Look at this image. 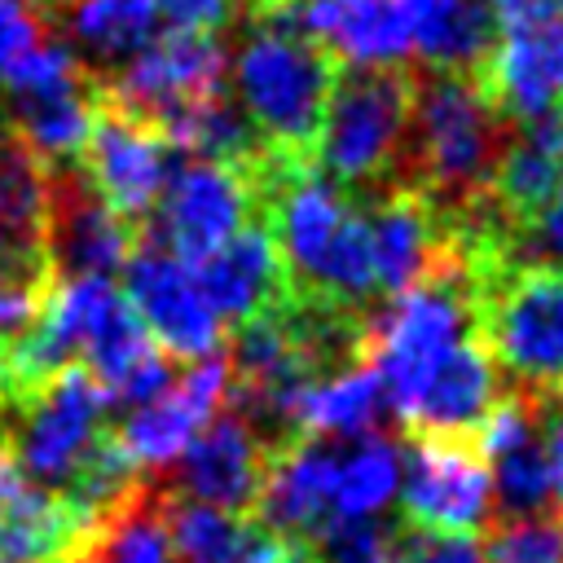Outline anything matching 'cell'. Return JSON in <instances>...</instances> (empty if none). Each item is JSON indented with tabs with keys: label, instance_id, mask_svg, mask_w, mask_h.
I'll list each match as a JSON object with an SVG mask.
<instances>
[{
	"label": "cell",
	"instance_id": "obj_3",
	"mask_svg": "<svg viewBox=\"0 0 563 563\" xmlns=\"http://www.w3.org/2000/svg\"><path fill=\"white\" fill-rule=\"evenodd\" d=\"M475 330L528 396H563V264H488L471 277Z\"/></svg>",
	"mask_w": 563,
	"mask_h": 563
},
{
	"label": "cell",
	"instance_id": "obj_37",
	"mask_svg": "<svg viewBox=\"0 0 563 563\" xmlns=\"http://www.w3.org/2000/svg\"><path fill=\"white\" fill-rule=\"evenodd\" d=\"M154 9L158 22H167V31H207L216 35L220 26L233 22L242 0H145Z\"/></svg>",
	"mask_w": 563,
	"mask_h": 563
},
{
	"label": "cell",
	"instance_id": "obj_4",
	"mask_svg": "<svg viewBox=\"0 0 563 563\" xmlns=\"http://www.w3.org/2000/svg\"><path fill=\"white\" fill-rule=\"evenodd\" d=\"M466 334H475V286L457 251L444 268L391 295L365 330L369 369L383 383L387 409L400 413L418 383L435 369V361Z\"/></svg>",
	"mask_w": 563,
	"mask_h": 563
},
{
	"label": "cell",
	"instance_id": "obj_28",
	"mask_svg": "<svg viewBox=\"0 0 563 563\" xmlns=\"http://www.w3.org/2000/svg\"><path fill=\"white\" fill-rule=\"evenodd\" d=\"M66 44L97 62V66H123L136 48H145L158 35V18L145 0H57Z\"/></svg>",
	"mask_w": 563,
	"mask_h": 563
},
{
	"label": "cell",
	"instance_id": "obj_19",
	"mask_svg": "<svg viewBox=\"0 0 563 563\" xmlns=\"http://www.w3.org/2000/svg\"><path fill=\"white\" fill-rule=\"evenodd\" d=\"M189 268L198 277V290L207 295V303L216 308V317L224 325H242V321L268 312L290 290L277 242L264 220L242 224L224 246H216L211 255H202Z\"/></svg>",
	"mask_w": 563,
	"mask_h": 563
},
{
	"label": "cell",
	"instance_id": "obj_2",
	"mask_svg": "<svg viewBox=\"0 0 563 563\" xmlns=\"http://www.w3.org/2000/svg\"><path fill=\"white\" fill-rule=\"evenodd\" d=\"M506 128L510 123L488 101L479 75L431 70L409 92V185L422 189L444 216L475 207L488 194L497 154L506 145Z\"/></svg>",
	"mask_w": 563,
	"mask_h": 563
},
{
	"label": "cell",
	"instance_id": "obj_16",
	"mask_svg": "<svg viewBox=\"0 0 563 563\" xmlns=\"http://www.w3.org/2000/svg\"><path fill=\"white\" fill-rule=\"evenodd\" d=\"M334 466L339 449L330 440H282L268 449L260 493H255V523L277 537L308 541L325 519H334Z\"/></svg>",
	"mask_w": 563,
	"mask_h": 563
},
{
	"label": "cell",
	"instance_id": "obj_20",
	"mask_svg": "<svg viewBox=\"0 0 563 563\" xmlns=\"http://www.w3.org/2000/svg\"><path fill=\"white\" fill-rule=\"evenodd\" d=\"M88 523L62 493L26 479L0 449V554L9 563H57L79 550Z\"/></svg>",
	"mask_w": 563,
	"mask_h": 563
},
{
	"label": "cell",
	"instance_id": "obj_25",
	"mask_svg": "<svg viewBox=\"0 0 563 563\" xmlns=\"http://www.w3.org/2000/svg\"><path fill=\"white\" fill-rule=\"evenodd\" d=\"M409 26V53L431 70L479 75L497 40L493 0H396Z\"/></svg>",
	"mask_w": 563,
	"mask_h": 563
},
{
	"label": "cell",
	"instance_id": "obj_39",
	"mask_svg": "<svg viewBox=\"0 0 563 563\" xmlns=\"http://www.w3.org/2000/svg\"><path fill=\"white\" fill-rule=\"evenodd\" d=\"M246 563H312V550L299 537H277V532L255 528V541L246 550Z\"/></svg>",
	"mask_w": 563,
	"mask_h": 563
},
{
	"label": "cell",
	"instance_id": "obj_24",
	"mask_svg": "<svg viewBox=\"0 0 563 563\" xmlns=\"http://www.w3.org/2000/svg\"><path fill=\"white\" fill-rule=\"evenodd\" d=\"M559 194H563V114H550L506 136L488 180V202L510 224H519Z\"/></svg>",
	"mask_w": 563,
	"mask_h": 563
},
{
	"label": "cell",
	"instance_id": "obj_35",
	"mask_svg": "<svg viewBox=\"0 0 563 563\" xmlns=\"http://www.w3.org/2000/svg\"><path fill=\"white\" fill-rule=\"evenodd\" d=\"M48 282L53 273H0V352L35 325Z\"/></svg>",
	"mask_w": 563,
	"mask_h": 563
},
{
	"label": "cell",
	"instance_id": "obj_22",
	"mask_svg": "<svg viewBox=\"0 0 563 563\" xmlns=\"http://www.w3.org/2000/svg\"><path fill=\"white\" fill-rule=\"evenodd\" d=\"M387 413L383 383L369 361H343L303 378L286 405V427L308 440H356Z\"/></svg>",
	"mask_w": 563,
	"mask_h": 563
},
{
	"label": "cell",
	"instance_id": "obj_7",
	"mask_svg": "<svg viewBox=\"0 0 563 563\" xmlns=\"http://www.w3.org/2000/svg\"><path fill=\"white\" fill-rule=\"evenodd\" d=\"M497 40L479 84L515 128L563 114V18L550 0H493Z\"/></svg>",
	"mask_w": 563,
	"mask_h": 563
},
{
	"label": "cell",
	"instance_id": "obj_6",
	"mask_svg": "<svg viewBox=\"0 0 563 563\" xmlns=\"http://www.w3.org/2000/svg\"><path fill=\"white\" fill-rule=\"evenodd\" d=\"M106 413L110 396L84 365L57 369L4 413L13 466L48 493H66L88 453L106 440Z\"/></svg>",
	"mask_w": 563,
	"mask_h": 563
},
{
	"label": "cell",
	"instance_id": "obj_32",
	"mask_svg": "<svg viewBox=\"0 0 563 563\" xmlns=\"http://www.w3.org/2000/svg\"><path fill=\"white\" fill-rule=\"evenodd\" d=\"M488 475H493V501L501 515H537L550 510V484H545V466H541V449L537 440L488 457Z\"/></svg>",
	"mask_w": 563,
	"mask_h": 563
},
{
	"label": "cell",
	"instance_id": "obj_8",
	"mask_svg": "<svg viewBox=\"0 0 563 563\" xmlns=\"http://www.w3.org/2000/svg\"><path fill=\"white\" fill-rule=\"evenodd\" d=\"M260 189L246 163L224 158H180L172 163L163 194L150 211V242L167 246L185 264H198L224 246L242 224L255 220Z\"/></svg>",
	"mask_w": 563,
	"mask_h": 563
},
{
	"label": "cell",
	"instance_id": "obj_13",
	"mask_svg": "<svg viewBox=\"0 0 563 563\" xmlns=\"http://www.w3.org/2000/svg\"><path fill=\"white\" fill-rule=\"evenodd\" d=\"M136 246L132 224L106 207V198L84 180L79 163L48 167V216L44 255L62 277H114Z\"/></svg>",
	"mask_w": 563,
	"mask_h": 563
},
{
	"label": "cell",
	"instance_id": "obj_33",
	"mask_svg": "<svg viewBox=\"0 0 563 563\" xmlns=\"http://www.w3.org/2000/svg\"><path fill=\"white\" fill-rule=\"evenodd\" d=\"M391 528L383 519H325L312 537V563H391Z\"/></svg>",
	"mask_w": 563,
	"mask_h": 563
},
{
	"label": "cell",
	"instance_id": "obj_26",
	"mask_svg": "<svg viewBox=\"0 0 563 563\" xmlns=\"http://www.w3.org/2000/svg\"><path fill=\"white\" fill-rule=\"evenodd\" d=\"M0 110L44 167H62V163L79 158V150L92 132V119L101 110V88L88 79V84L57 88V92L0 97Z\"/></svg>",
	"mask_w": 563,
	"mask_h": 563
},
{
	"label": "cell",
	"instance_id": "obj_27",
	"mask_svg": "<svg viewBox=\"0 0 563 563\" xmlns=\"http://www.w3.org/2000/svg\"><path fill=\"white\" fill-rule=\"evenodd\" d=\"M75 563H176L163 497L136 484L101 519H92L75 550Z\"/></svg>",
	"mask_w": 563,
	"mask_h": 563
},
{
	"label": "cell",
	"instance_id": "obj_15",
	"mask_svg": "<svg viewBox=\"0 0 563 563\" xmlns=\"http://www.w3.org/2000/svg\"><path fill=\"white\" fill-rule=\"evenodd\" d=\"M224 396H229L224 356L216 352V356L189 361V369L180 378H172L158 396L128 409V418L114 431V444L141 475L167 471L189 449V440L224 409Z\"/></svg>",
	"mask_w": 563,
	"mask_h": 563
},
{
	"label": "cell",
	"instance_id": "obj_18",
	"mask_svg": "<svg viewBox=\"0 0 563 563\" xmlns=\"http://www.w3.org/2000/svg\"><path fill=\"white\" fill-rule=\"evenodd\" d=\"M268 449L273 444H264L260 431L242 413H216L189 440V449L172 462L180 497H194V501L246 515L255 506Z\"/></svg>",
	"mask_w": 563,
	"mask_h": 563
},
{
	"label": "cell",
	"instance_id": "obj_29",
	"mask_svg": "<svg viewBox=\"0 0 563 563\" xmlns=\"http://www.w3.org/2000/svg\"><path fill=\"white\" fill-rule=\"evenodd\" d=\"M400 488V444L365 431L339 449L334 466V519H378Z\"/></svg>",
	"mask_w": 563,
	"mask_h": 563
},
{
	"label": "cell",
	"instance_id": "obj_34",
	"mask_svg": "<svg viewBox=\"0 0 563 563\" xmlns=\"http://www.w3.org/2000/svg\"><path fill=\"white\" fill-rule=\"evenodd\" d=\"M391 563H484L475 532H440V528H405L391 537Z\"/></svg>",
	"mask_w": 563,
	"mask_h": 563
},
{
	"label": "cell",
	"instance_id": "obj_21",
	"mask_svg": "<svg viewBox=\"0 0 563 563\" xmlns=\"http://www.w3.org/2000/svg\"><path fill=\"white\" fill-rule=\"evenodd\" d=\"M48 167L0 110V273H53L44 255Z\"/></svg>",
	"mask_w": 563,
	"mask_h": 563
},
{
	"label": "cell",
	"instance_id": "obj_30",
	"mask_svg": "<svg viewBox=\"0 0 563 563\" xmlns=\"http://www.w3.org/2000/svg\"><path fill=\"white\" fill-rule=\"evenodd\" d=\"M163 515L176 563H246V550L260 528L251 515L220 510L194 497H163Z\"/></svg>",
	"mask_w": 563,
	"mask_h": 563
},
{
	"label": "cell",
	"instance_id": "obj_11",
	"mask_svg": "<svg viewBox=\"0 0 563 563\" xmlns=\"http://www.w3.org/2000/svg\"><path fill=\"white\" fill-rule=\"evenodd\" d=\"M224 75H229V53L216 35L163 31L114 70L101 97L145 123H158L189 101L224 92Z\"/></svg>",
	"mask_w": 563,
	"mask_h": 563
},
{
	"label": "cell",
	"instance_id": "obj_1",
	"mask_svg": "<svg viewBox=\"0 0 563 563\" xmlns=\"http://www.w3.org/2000/svg\"><path fill=\"white\" fill-rule=\"evenodd\" d=\"M339 62L303 26V0H260L255 26L242 35L229 75L238 110L273 150L312 158V136Z\"/></svg>",
	"mask_w": 563,
	"mask_h": 563
},
{
	"label": "cell",
	"instance_id": "obj_9",
	"mask_svg": "<svg viewBox=\"0 0 563 563\" xmlns=\"http://www.w3.org/2000/svg\"><path fill=\"white\" fill-rule=\"evenodd\" d=\"M396 497L413 528L440 532H479L497 510L488 462L471 435H413V444L400 449Z\"/></svg>",
	"mask_w": 563,
	"mask_h": 563
},
{
	"label": "cell",
	"instance_id": "obj_5",
	"mask_svg": "<svg viewBox=\"0 0 563 563\" xmlns=\"http://www.w3.org/2000/svg\"><path fill=\"white\" fill-rule=\"evenodd\" d=\"M413 79L400 66L334 70L317 136L312 167L334 185H378L405 158Z\"/></svg>",
	"mask_w": 563,
	"mask_h": 563
},
{
	"label": "cell",
	"instance_id": "obj_23",
	"mask_svg": "<svg viewBox=\"0 0 563 563\" xmlns=\"http://www.w3.org/2000/svg\"><path fill=\"white\" fill-rule=\"evenodd\" d=\"M303 26L343 66L387 70L409 57V26L396 0H303Z\"/></svg>",
	"mask_w": 563,
	"mask_h": 563
},
{
	"label": "cell",
	"instance_id": "obj_12",
	"mask_svg": "<svg viewBox=\"0 0 563 563\" xmlns=\"http://www.w3.org/2000/svg\"><path fill=\"white\" fill-rule=\"evenodd\" d=\"M79 154H84L79 172L106 198V207H114L128 224L150 220V211L163 194V180L172 172V145L154 123H145L101 97V110H97L92 132Z\"/></svg>",
	"mask_w": 563,
	"mask_h": 563
},
{
	"label": "cell",
	"instance_id": "obj_38",
	"mask_svg": "<svg viewBox=\"0 0 563 563\" xmlns=\"http://www.w3.org/2000/svg\"><path fill=\"white\" fill-rule=\"evenodd\" d=\"M40 35H44V31H40V18H35L31 4H22V0H0V70H4L18 53H26Z\"/></svg>",
	"mask_w": 563,
	"mask_h": 563
},
{
	"label": "cell",
	"instance_id": "obj_14",
	"mask_svg": "<svg viewBox=\"0 0 563 563\" xmlns=\"http://www.w3.org/2000/svg\"><path fill=\"white\" fill-rule=\"evenodd\" d=\"M453 216H444L422 189L396 185L378 189L365 202V233H369V260H374V290L400 295L413 282L431 277L457 255V229H449Z\"/></svg>",
	"mask_w": 563,
	"mask_h": 563
},
{
	"label": "cell",
	"instance_id": "obj_10",
	"mask_svg": "<svg viewBox=\"0 0 563 563\" xmlns=\"http://www.w3.org/2000/svg\"><path fill=\"white\" fill-rule=\"evenodd\" d=\"M123 295L150 339L172 356V361H202L216 356L224 343V321L198 290L194 268L172 255L158 242H136L128 264H123Z\"/></svg>",
	"mask_w": 563,
	"mask_h": 563
},
{
	"label": "cell",
	"instance_id": "obj_31",
	"mask_svg": "<svg viewBox=\"0 0 563 563\" xmlns=\"http://www.w3.org/2000/svg\"><path fill=\"white\" fill-rule=\"evenodd\" d=\"M484 563H563V515H506L484 541Z\"/></svg>",
	"mask_w": 563,
	"mask_h": 563
},
{
	"label": "cell",
	"instance_id": "obj_40",
	"mask_svg": "<svg viewBox=\"0 0 563 563\" xmlns=\"http://www.w3.org/2000/svg\"><path fill=\"white\" fill-rule=\"evenodd\" d=\"M57 563H62V559H57Z\"/></svg>",
	"mask_w": 563,
	"mask_h": 563
},
{
	"label": "cell",
	"instance_id": "obj_36",
	"mask_svg": "<svg viewBox=\"0 0 563 563\" xmlns=\"http://www.w3.org/2000/svg\"><path fill=\"white\" fill-rule=\"evenodd\" d=\"M537 449L550 484V510L563 515V396H537Z\"/></svg>",
	"mask_w": 563,
	"mask_h": 563
},
{
	"label": "cell",
	"instance_id": "obj_17",
	"mask_svg": "<svg viewBox=\"0 0 563 563\" xmlns=\"http://www.w3.org/2000/svg\"><path fill=\"white\" fill-rule=\"evenodd\" d=\"M501 400V369L488 356L479 330L453 343L418 391L396 413L413 435H471L484 413Z\"/></svg>",
	"mask_w": 563,
	"mask_h": 563
}]
</instances>
